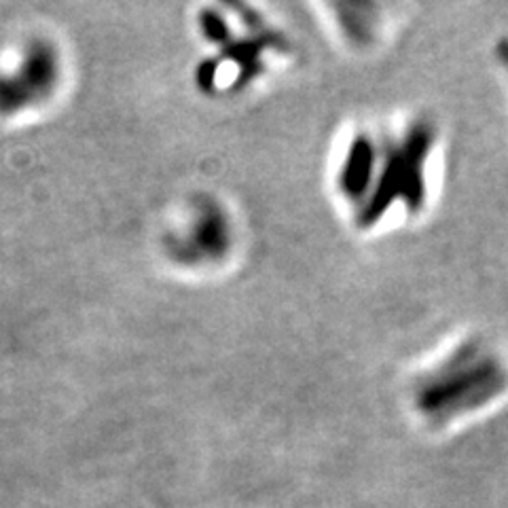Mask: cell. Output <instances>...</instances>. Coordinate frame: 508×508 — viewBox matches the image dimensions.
Returning <instances> with one entry per match:
<instances>
[{"mask_svg": "<svg viewBox=\"0 0 508 508\" xmlns=\"http://www.w3.org/2000/svg\"><path fill=\"white\" fill-rule=\"evenodd\" d=\"M506 388L500 360L479 344H466L430 371L418 388V409L426 418L443 421L475 411Z\"/></svg>", "mask_w": 508, "mask_h": 508, "instance_id": "obj_1", "label": "cell"}]
</instances>
